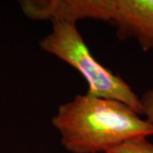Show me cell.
Segmentation results:
<instances>
[{
	"mask_svg": "<svg viewBox=\"0 0 153 153\" xmlns=\"http://www.w3.org/2000/svg\"><path fill=\"white\" fill-rule=\"evenodd\" d=\"M61 144L72 153H105L132 140L153 135V123L121 101L77 94L52 117Z\"/></svg>",
	"mask_w": 153,
	"mask_h": 153,
	"instance_id": "1",
	"label": "cell"
},
{
	"mask_svg": "<svg viewBox=\"0 0 153 153\" xmlns=\"http://www.w3.org/2000/svg\"><path fill=\"white\" fill-rule=\"evenodd\" d=\"M20 6L34 21L109 23L121 40L134 38L142 49L153 41V0H22Z\"/></svg>",
	"mask_w": 153,
	"mask_h": 153,
	"instance_id": "2",
	"label": "cell"
},
{
	"mask_svg": "<svg viewBox=\"0 0 153 153\" xmlns=\"http://www.w3.org/2000/svg\"><path fill=\"white\" fill-rule=\"evenodd\" d=\"M51 22V32L40 40V48L78 71L87 82L88 94L118 100L141 114L140 98L122 77L94 57L76 24L65 21Z\"/></svg>",
	"mask_w": 153,
	"mask_h": 153,
	"instance_id": "3",
	"label": "cell"
},
{
	"mask_svg": "<svg viewBox=\"0 0 153 153\" xmlns=\"http://www.w3.org/2000/svg\"><path fill=\"white\" fill-rule=\"evenodd\" d=\"M105 153H153V144L146 139L132 140L111 148Z\"/></svg>",
	"mask_w": 153,
	"mask_h": 153,
	"instance_id": "4",
	"label": "cell"
},
{
	"mask_svg": "<svg viewBox=\"0 0 153 153\" xmlns=\"http://www.w3.org/2000/svg\"><path fill=\"white\" fill-rule=\"evenodd\" d=\"M142 113L146 120L153 123V88L147 90L140 98Z\"/></svg>",
	"mask_w": 153,
	"mask_h": 153,
	"instance_id": "5",
	"label": "cell"
}]
</instances>
